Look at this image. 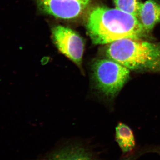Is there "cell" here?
<instances>
[{"label": "cell", "mask_w": 160, "mask_h": 160, "mask_svg": "<svg viewBox=\"0 0 160 160\" xmlns=\"http://www.w3.org/2000/svg\"><path fill=\"white\" fill-rule=\"evenodd\" d=\"M52 36L58 50L82 69L84 50L82 38L72 29L61 26L52 29Z\"/></svg>", "instance_id": "obj_4"}, {"label": "cell", "mask_w": 160, "mask_h": 160, "mask_svg": "<svg viewBox=\"0 0 160 160\" xmlns=\"http://www.w3.org/2000/svg\"><path fill=\"white\" fill-rule=\"evenodd\" d=\"M95 45L110 44L123 38H139L145 32L138 19L117 9L99 6L92 9L86 24Z\"/></svg>", "instance_id": "obj_1"}, {"label": "cell", "mask_w": 160, "mask_h": 160, "mask_svg": "<svg viewBox=\"0 0 160 160\" xmlns=\"http://www.w3.org/2000/svg\"><path fill=\"white\" fill-rule=\"evenodd\" d=\"M91 69L95 89L109 99L116 96L130 78L129 69L109 59L95 60Z\"/></svg>", "instance_id": "obj_3"}, {"label": "cell", "mask_w": 160, "mask_h": 160, "mask_svg": "<svg viewBox=\"0 0 160 160\" xmlns=\"http://www.w3.org/2000/svg\"><path fill=\"white\" fill-rule=\"evenodd\" d=\"M145 31H149L160 22V2L148 0L143 3L137 18Z\"/></svg>", "instance_id": "obj_7"}, {"label": "cell", "mask_w": 160, "mask_h": 160, "mask_svg": "<svg viewBox=\"0 0 160 160\" xmlns=\"http://www.w3.org/2000/svg\"><path fill=\"white\" fill-rule=\"evenodd\" d=\"M108 59L130 70L160 72V46L154 43L127 38L117 40L106 49Z\"/></svg>", "instance_id": "obj_2"}, {"label": "cell", "mask_w": 160, "mask_h": 160, "mask_svg": "<svg viewBox=\"0 0 160 160\" xmlns=\"http://www.w3.org/2000/svg\"><path fill=\"white\" fill-rule=\"evenodd\" d=\"M36 160H99L97 152L82 143H67Z\"/></svg>", "instance_id": "obj_6"}, {"label": "cell", "mask_w": 160, "mask_h": 160, "mask_svg": "<svg viewBox=\"0 0 160 160\" xmlns=\"http://www.w3.org/2000/svg\"><path fill=\"white\" fill-rule=\"evenodd\" d=\"M92 0H38L40 9L47 14L64 19L79 16Z\"/></svg>", "instance_id": "obj_5"}, {"label": "cell", "mask_w": 160, "mask_h": 160, "mask_svg": "<svg viewBox=\"0 0 160 160\" xmlns=\"http://www.w3.org/2000/svg\"><path fill=\"white\" fill-rule=\"evenodd\" d=\"M116 8L138 18L143 3L141 0H114Z\"/></svg>", "instance_id": "obj_9"}, {"label": "cell", "mask_w": 160, "mask_h": 160, "mask_svg": "<svg viewBox=\"0 0 160 160\" xmlns=\"http://www.w3.org/2000/svg\"><path fill=\"white\" fill-rule=\"evenodd\" d=\"M151 150L150 149H143V150H138L137 151H132L127 154H125L123 157L120 160H136L141 156L143 155L146 152H150Z\"/></svg>", "instance_id": "obj_10"}, {"label": "cell", "mask_w": 160, "mask_h": 160, "mask_svg": "<svg viewBox=\"0 0 160 160\" xmlns=\"http://www.w3.org/2000/svg\"><path fill=\"white\" fill-rule=\"evenodd\" d=\"M116 140L125 154L133 151L135 147L134 134L130 127L120 122L116 128Z\"/></svg>", "instance_id": "obj_8"}]
</instances>
